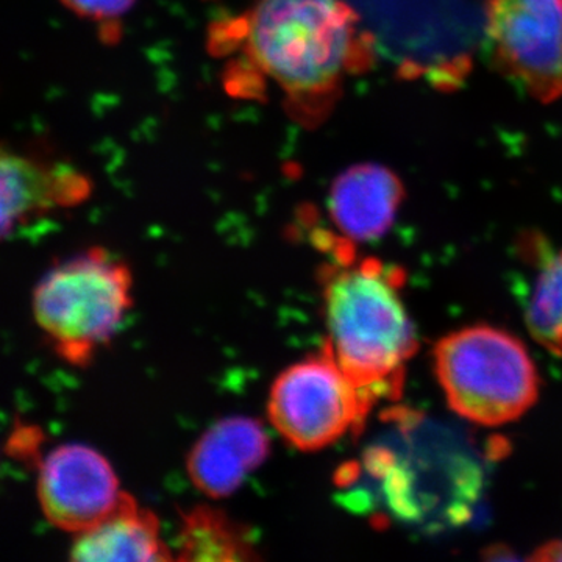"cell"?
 I'll return each instance as SVG.
<instances>
[{"instance_id":"obj_1","label":"cell","mask_w":562,"mask_h":562,"mask_svg":"<svg viewBox=\"0 0 562 562\" xmlns=\"http://www.w3.org/2000/svg\"><path fill=\"white\" fill-rule=\"evenodd\" d=\"M401 269L338 255L325 269V349L373 402L397 397L417 336L402 299Z\"/></svg>"},{"instance_id":"obj_2","label":"cell","mask_w":562,"mask_h":562,"mask_svg":"<svg viewBox=\"0 0 562 562\" xmlns=\"http://www.w3.org/2000/svg\"><path fill=\"white\" fill-rule=\"evenodd\" d=\"M251 58L292 98L327 99L362 55L346 0H258L247 24Z\"/></svg>"},{"instance_id":"obj_3","label":"cell","mask_w":562,"mask_h":562,"mask_svg":"<svg viewBox=\"0 0 562 562\" xmlns=\"http://www.w3.org/2000/svg\"><path fill=\"white\" fill-rule=\"evenodd\" d=\"M435 368L450 408L483 427L517 420L538 401L535 361L502 328L473 325L450 333L435 347Z\"/></svg>"},{"instance_id":"obj_4","label":"cell","mask_w":562,"mask_h":562,"mask_svg":"<svg viewBox=\"0 0 562 562\" xmlns=\"http://www.w3.org/2000/svg\"><path fill=\"white\" fill-rule=\"evenodd\" d=\"M132 305V273L103 250L52 269L33 292V316L63 360L83 364L113 338Z\"/></svg>"},{"instance_id":"obj_5","label":"cell","mask_w":562,"mask_h":562,"mask_svg":"<svg viewBox=\"0 0 562 562\" xmlns=\"http://www.w3.org/2000/svg\"><path fill=\"white\" fill-rule=\"evenodd\" d=\"M373 403L325 349L280 373L268 414L281 438L295 449L314 452L361 425Z\"/></svg>"},{"instance_id":"obj_6","label":"cell","mask_w":562,"mask_h":562,"mask_svg":"<svg viewBox=\"0 0 562 562\" xmlns=\"http://www.w3.org/2000/svg\"><path fill=\"white\" fill-rule=\"evenodd\" d=\"M487 36L505 76L539 101L562 95V0H491Z\"/></svg>"},{"instance_id":"obj_7","label":"cell","mask_w":562,"mask_h":562,"mask_svg":"<svg viewBox=\"0 0 562 562\" xmlns=\"http://www.w3.org/2000/svg\"><path fill=\"white\" fill-rule=\"evenodd\" d=\"M36 487L46 519L76 535L101 524L124 494L109 461L81 443L57 447L47 454Z\"/></svg>"},{"instance_id":"obj_8","label":"cell","mask_w":562,"mask_h":562,"mask_svg":"<svg viewBox=\"0 0 562 562\" xmlns=\"http://www.w3.org/2000/svg\"><path fill=\"white\" fill-rule=\"evenodd\" d=\"M269 438L260 422L228 417L214 424L192 447L188 475L209 497L220 498L238 490L251 471L266 460Z\"/></svg>"},{"instance_id":"obj_9","label":"cell","mask_w":562,"mask_h":562,"mask_svg":"<svg viewBox=\"0 0 562 562\" xmlns=\"http://www.w3.org/2000/svg\"><path fill=\"white\" fill-rule=\"evenodd\" d=\"M401 179L380 165H357L333 183L328 210L339 232L350 241L383 238L403 202Z\"/></svg>"},{"instance_id":"obj_10","label":"cell","mask_w":562,"mask_h":562,"mask_svg":"<svg viewBox=\"0 0 562 562\" xmlns=\"http://www.w3.org/2000/svg\"><path fill=\"white\" fill-rule=\"evenodd\" d=\"M70 560L154 562L172 560V554L162 542L157 517L124 492L109 517L77 535Z\"/></svg>"},{"instance_id":"obj_11","label":"cell","mask_w":562,"mask_h":562,"mask_svg":"<svg viewBox=\"0 0 562 562\" xmlns=\"http://www.w3.org/2000/svg\"><path fill=\"white\" fill-rule=\"evenodd\" d=\"M88 181L65 169H52L16 154L2 157L3 235L33 214L72 205L87 198Z\"/></svg>"},{"instance_id":"obj_12","label":"cell","mask_w":562,"mask_h":562,"mask_svg":"<svg viewBox=\"0 0 562 562\" xmlns=\"http://www.w3.org/2000/svg\"><path fill=\"white\" fill-rule=\"evenodd\" d=\"M180 560L247 561L254 558L249 532L225 514L199 506L184 514L179 535Z\"/></svg>"},{"instance_id":"obj_13","label":"cell","mask_w":562,"mask_h":562,"mask_svg":"<svg viewBox=\"0 0 562 562\" xmlns=\"http://www.w3.org/2000/svg\"><path fill=\"white\" fill-rule=\"evenodd\" d=\"M527 324L536 341L562 357V251L550 254L539 269L527 305Z\"/></svg>"},{"instance_id":"obj_14","label":"cell","mask_w":562,"mask_h":562,"mask_svg":"<svg viewBox=\"0 0 562 562\" xmlns=\"http://www.w3.org/2000/svg\"><path fill=\"white\" fill-rule=\"evenodd\" d=\"M77 14L91 20H110L131 10L135 0H63Z\"/></svg>"},{"instance_id":"obj_15","label":"cell","mask_w":562,"mask_h":562,"mask_svg":"<svg viewBox=\"0 0 562 562\" xmlns=\"http://www.w3.org/2000/svg\"><path fill=\"white\" fill-rule=\"evenodd\" d=\"M532 558L538 561H562V541L546 543Z\"/></svg>"}]
</instances>
